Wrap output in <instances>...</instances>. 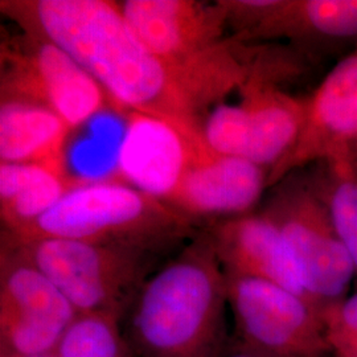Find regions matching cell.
I'll return each instance as SVG.
<instances>
[{"mask_svg":"<svg viewBox=\"0 0 357 357\" xmlns=\"http://www.w3.org/2000/svg\"><path fill=\"white\" fill-rule=\"evenodd\" d=\"M311 180L326 202L333 225L357 274V167L352 153L318 163Z\"/></svg>","mask_w":357,"mask_h":357,"instance_id":"ac0fdd59","label":"cell"},{"mask_svg":"<svg viewBox=\"0 0 357 357\" xmlns=\"http://www.w3.org/2000/svg\"><path fill=\"white\" fill-rule=\"evenodd\" d=\"M22 32L68 52L126 113L153 115L203 130L202 116L259 73V52L237 38L190 63H171L135 35L118 1L1 0Z\"/></svg>","mask_w":357,"mask_h":357,"instance_id":"6da1fadb","label":"cell"},{"mask_svg":"<svg viewBox=\"0 0 357 357\" xmlns=\"http://www.w3.org/2000/svg\"><path fill=\"white\" fill-rule=\"evenodd\" d=\"M0 98L48 107L72 128L84 126L110 103L102 86L48 38L22 32L1 40Z\"/></svg>","mask_w":357,"mask_h":357,"instance_id":"8992f818","label":"cell"},{"mask_svg":"<svg viewBox=\"0 0 357 357\" xmlns=\"http://www.w3.org/2000/svg\"><path fill=\"white\" fill-rule=\"evenodd\" d=\"M203 137L208 147L225 156L245 159L248 150V125L243 106L220 103L205 118Z\"/></svg>","mask_w":357,"mask_h":357,"instance_id":"ffe728a7","label":"cell"},{"mask_svg":"<svg viewBox=\"0 0 357 357\" xmlns=\"http://www.w3.org/2000/svg\"><path fill=\"white\" fill-rule=\"evenodd\" d=\"M351 153H352V159H354V162H355L357 167V138L351 146Z\"/></svg>","mask_w":357,"mask_h":357,"instance_id":"603a6c76","label":"cell"},{"mask_svg":"<svg viewBox=\"0 0 357 357\" xmlns=\"http://www.w3.org/2000/svg\"><path fill=\"white\" fill-rule=\"evenodd\" d=\"M36 357H57L56 354H50V355H44V356H36Z\"/></svg>","mask_w":357,"mask_h":357,"instance_id":"cb8c5ba5","label":"cell"},{"mask_svg":"<svg viewBox=\"0 0 357 357\" xmlns=\"http://www.w3.org/2000/svg\"><path fill=\"white\" fill-rule=\"evenodd\" d=\"M78 318L53 282L11 245L0 255V357L56 354Z\"/></svg>","mask_w":357,"mask_h":357,"instance_id":"52a82bcc","label":"cell"},{"mask_svg":"<svg viewBox=\"0 0 357 357\" xmlns=\"http://www.w3.org/2000/svg\"><path fill=\"white\" fill-rule=\"evenodd\" d=\"M206 234L227 277L271 282L311 302L281 231L262 212L228 217Z\"/></svg>","mask_w":357,"mask_h":357,"instance_id":"4fadbf2b","label":"cell"},{"mask_svg":"<svg viewBox=\"0 0 357 357\" xmlns=\"http://www.w3.org/2000/svg\"><path fill=\"white\" fill-rule=\"evenodd\" d=\"M118 4L143 44L171 63H190L227 38V13L220 0H123Z\"/></svg>","mask_w":357,"mask_h":357,"instance_id":"8fae6325","label":"cell"},{"mask_svg":"<svg viewBox=\"0 0 357 357\" xmlns=\"http://www.w3.org/2000/svg\"><path fill=\"white\" fill-rule=\"evenodd\" d=\"M193 220L116 176L86 178L33 224L3 234L13 245L72 240L163 253L196 236Z\"/></svg>","mask_w":357,"mask_h":357,"instance_id":"3957f363","label":"cell"},{"mask_svg":"<svg viewBox=\"0 0 357 357\" xmlns=\"http://www.w3.org/2000/svg\"><path fill=\"white\" fill-rule=\"evenodd\" d=\"M357 138V48L320 82L308 98L306 121L291 151L268 171V188L299 168L351 153Z\"/></svg>","mask_w":357,"mask_h":357,"instance_id":"9c48e42d","label":"cell"},{"mask_svg":"<svg viewBox=\"0 0 357 357\" xmlns=\"http://www.w3.org/2000/svg\"><path fill=\"white\" fill-rule=\"evenodd\" d=\"M268 169L246 159L212 151L203 138L168 205L192 220L245 215L268 188Z\"/></svg>","mask_w":357,"mask_h":357,"instance_id":"7c38bea8","label":"cell"},{"mask_svg":"<svg viewBox=\"0 0 357 357\" xmlns=\"http://www.w3.org/2000/svg\"><path fill=\"white\" fill-rule=\"evenodd\" d=\"M248 125L245 159L270 171L291 151L306 121L308 98H298L275 82L252 78L241 88Z\"/></svg>","mask_w":357,"mask_h":357,"instance_id":"5bb4252c","label":"cell"},{"mask_svg":"<svg viewBox=\"0 0 357 357\" xmlns=\"http://www.w3.org/2000/svg\"><path fill=\"white\" fill-rule=\"evenodd\" d=\"M109 314L78 315L56 351L57 357H132L121 327Z\"/></svg>","mask_w":357,"mask_h":357,"instance_id":"d6986e66","label":"cell"},{"mask_svg":"<svg viewBox=\"0 0 357 357\" xmlns=\"http://www.w3.org/2000/svg\"><path fill=\"white\" fill-rule=\"evenodd\" d=\"M237 340L273 357H326L321 310L271 282L227 277Z\"/></svg>","mask_w":357,"mask_h":357,"instance_id":"ba28073f","label":"cell"},{"mask_svg":"<svg viewBox=\"0 0 357 357\" xmlns=\"http://www.w3.org/2000/svg\"><path fill=\"white\" fill-rule=\"evenodd\" d=\"M11 245L48 277L78 315L109 314L121 319L153 275L158 255L126 246L72 240Z\"/></svg>","mask_w":357,"mask_h":357,"instance_id":"277c9868","label":"cell"},{"mask_svg":"<svg viewBox=\"0 0 357 357\" xmlns=\"http://www.w3.org/2000/svg\"><path fill=\"white\" fill-rule=\"evenodd\" d=\"M262 213L281 231L311 302L323 311L344 299L356 271L312 180L283 178Z\"/></svg>","mask_w":357,"mask_h":357,"instance_id":"5b68a950","label":"cell"},{"mask_svg":"<svg viewBox=\"0 0 357 357\" xmlns=\"http://www.w3.org/2000/svg\"><path fill=\"white\" fill-rule=\"evenodd\" d=\"M0 101V163L65 167V144L73 130L38 103Z\"/></svg>","mask_w":357,"mask_h":357,"instance_id":"9a60e30c","label":"cell"},{"mask_svg":"<svg viewBox=\"0 0 357 357\" xmlns=\"http://www.w3.org/2000/svg\"><path fill=\"white\" fill-rule=\"evenodd\" d=\"M224 357H273L262 352V351H258L253 347H249V345L243 344L241 342H238L237 339L234 342L230 340L229 347L225 352Z\"/></svg>","mask_w":357,"mask_h":357,"instance_id":"7402d4cb","label":"cell"},{"mask_svg":"<svg viewBox=\"0 0 357 357\" xmlns=\"http://www.w3.org/2000/svg\"><path fill=\"white\" fill-rule=\"evenodd\" d=\"M326 336L337 357H357V293L323 308Z\"/></svg>","mask_w":357,"mask_h":357,"instance_id":"44dd1931","label":"cell"},{"mask_svg":"<svg viewBox=\"0 0 357 357\" xmlns=\"http://www.w3.org/2000/svg\"><path fill=\"white\" fill-rule=\"evenodd\" d=\"M227 275L197 233L146 281L121 321L132 357H224L230 344Z\"/></svg>","mask_w":357,"mask_h":357,"instance_id":"7a4b0ae2","label":"cell"},{"mask_svg":"<svg viewBox=\"0 0 357 357\" xmlns=\"http://www.w3.org/2000/svg\"><path fill=\"white\" fill-rule=\"evenodd\" d=\"M262 40L340 41L357 38V0H274Z\"/></svg>","mask_w":357,"mask_h":357,"instance_id":"e0dca14e","label":"cell"},{"mask_svg":"<svg viewBox=\"0 0 357 357\" xmlns=\"http://www.w3.org/2000/svg\"><path fill=\"white\" fill-rule=\"evenodd\" d=\"M116 155V178L168 204L190 166L203 130L153 115L126 113Z\"/></svg>","mask_w":357,"mask_h":357,"instance_id":"30bf717a","label":"cell"},{"mask_svg":"<svg viewBox=\"0 0 357 357\" xmlns=\"http://www.w3.org/2000/svg\"><path fill=\"white\" fill-rule=\"evenodd\" d=\"M84 178L65 167L0 163V220L3 234H13L50 212Z\"/></svg>","mask_w":357,"mask_h":357,"instance_id":"2e32d148","label":"cell"}]
</instances>
